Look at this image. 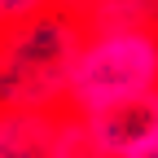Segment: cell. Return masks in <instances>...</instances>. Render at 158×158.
Instances as JSON below:
<instances>
[{
    "instance_id": "1",
    "label": "cell",
    "mask_w": 158,
    "mask_h": 158,
    "mask_svg": "<svg viewBox=\"0 0 158 158\" xmlns=\"http://www.w3.org/2000/svg\"><path fill=\"white\" fill-rule=\"evenodd\" d=\"M84 35L88 31L57 5L22 27H9L0 35V106L66 110Z\"/></svg>"
},
{
    "instance_id": "2",
    "label": "cell",
    "mask_w": 158,
    "mask_h": 158,
    "mask_svg": "<svg viewBox=\"0 0 158 158\" xmlns=\"http://www.w3.org/2000/svg\"><path fill=\"white\" fill-rule=\"evenodd\" d=\"M158 88V27L88 31L70 75V110L97 114Z\"/></svg>"
},
{
    "instance_id": "3",
    "label": "cell",
    "mask_w": 158,
    "mask_h": 158,
    "mask_svg": "<svg viewBox=\"0 0 158 158\" xmlns=\"http://www.w3.org/2000/svg\"><path fill=\"white\" fill-rule=\"evenodd\" d=\"M84 118H88V132L106 158H127V154L158 141V88L145 97H132V101L106 106L97 114H84Z\"/></svg>"
},
{
    "instance_id": "4",
    "label": "cell",
    "mask_w": 158,
    "mask_h": 158,
    "mask_svg": "<svg viewBox=\"0 0 158 158\" xmlns=\"http://www.w3.org/2000/svg\"><path fill=\"white\" fill-rule=\"evenodd\" d=\"M66 110H13L0 106V158H57Z\"/></svg>"
},
{
    "instance_id": "5",
    "label": "cell",
    "mask_w": 158,
    "mask_h": 158,
    "mask_svg": "<svg viewBox=\"0 0 158 158\" xmlns=\"http://www.w3.org/2000/svg\"><path fill=\"white\" fill-rule=\"evenodd\" d=\"M53 5L57 0H0V35H5L9 27H22V22H31V18H40Z\"/></svg>"
},
{
    "instance_id": "6",
    "label": "cell",
    "mask_w": 158,
    "mask_h": 158,
    "mask_svg": "<svg viewBox=\"0 0 158 158\" xmlns=\"http://www.w3.org/2000/svg\"><path fill=\"white\" fill-rule=\"evenodd\" d=\"M101 5H110V0H57V9H66L79 27H84V22H88V18L101 9Z\"/></svg>"
},
{
    "instance_id": "7",
    "label": "cell",
    "mask_w": 158,
    "mask_h": 158,
    "mask_svg": "<svg viewBox=\"0 0 158 158\" xmlns=\"http://www.w3.org/2000/svg\"><path fill=\"white\" fill-rule=\"evenodd\" d=\"M127 158H158V141H154V145H145V149H136V154H127Z\"/></svg>"
}]
</instances>
